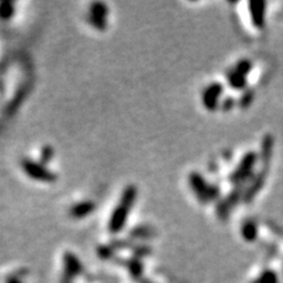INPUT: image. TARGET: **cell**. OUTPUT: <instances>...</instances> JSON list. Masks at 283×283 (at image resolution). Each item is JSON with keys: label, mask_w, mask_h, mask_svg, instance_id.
<instances>
[{"label": "cell", "mask_w": 283, "mask_h": 283, "mask_svg": "<svg viewBox=\"0 0 283 283\" xmlns=\"http://www.w3.org/2000/svg\"><path fill=\"white\" fill-rule=\"evenodd\" d=\"M137 197V189L136 186L129 185L125 189L122 195V200H120L119 205L116 208V210L112 214L111 219H110V229L111 232H119L123 227H124L126 218H128L129 211L133 208L134 200Z\"/></svg>", "instance_id": "obj_1"}, {"label": "cell", "mask_w": 283, "mask_h": 283, "mask_svg": "<svg viewBox=\"0 0 283 283\" xmlns=\"http://www.w3.org/2000/svg\"><path fill=\"white\" fill-rule=\"evenodd\" d=\"M189 184L191 190L196 195L197 200L200 203H210L219 196L218 186L213 185L204 180L202 175L197 172H191L189 176Z\"/></svg>", "instance_id": "obj_2"}, {"label": "cell", "mask_w": 283, "mask_h": 283, "mask_svg": "<svg viewBox=\"0 0 283 283\" xmlns=\"http://www.w3.org/2000/svg\"><path fill=\"white\" fill-rule=\"evenodd\" d=\"M257 161V155L255 152H250L244 155V157L242 158V161L238 164V166L236 167L235 171L233 172L230 176V181L233 183H242L252 174V169H254L255 164Z\"/></svg>", "instance_id": "obj_3"}, {"label": "cell", "mask_w": 283, "mask_h": 283, "mask_svg": "<svg viewBox=\"0 0 283 283\" xmlns=\"http://www.w3.org/2000/svg\"><path fill=\"white\" fill-rule=\"evenodd\" d=\"M222 92H223V86H222L221 83H213L208 85L202 95V101L204 108L208 109L209 111H215L217 106H218Z\"/></svg>", "instance_id": "obj_4"}, {"label": "cell", "mask_w": 283, "mask_h": 283, "mask_svg": "<svg viewBox=\"0 0 283 283\" xmlns=\"http://www.w3.org/2000/svg\"><path fill=\"white\" fill-rule=\"evenodd\" d=\"M23 167L25 170V172L29 176H31L32 178H35V180L39 181H45V182H53L56 180V176L53 174H51L50 171L45 170V167L40 164L34 163L32 161H25L23 162Z\"/></svg>", "instance_id": "obj_5"}, {"label": "cell", "mask_w": 283, "mask_h": 283, "mask_svg": "<svg viewBox=\"0 0 283 283\" xmlns=\"http://www.w3.org/2000/svg\"><path fill=\"white\" fill-rule=\"evenodd\" d=\"M249 12L251 16L254 25L262 29L266 24V2L265 1H250Z\"/></svg>", "instance_id": "obj_6"}, {"label": "cell", "mask_w": 283, "mask_h": 283, "mask_svg": "<svg viewBox=\"0 0 283 283\" xmlns=\"http://www.w3.org/2000/svg\"><path fill=\"white\" fill-rule=\"evenodd\" d=\"M238 199H240V192L233 191L232 194L228 196L227 200H224L223 202H221V204L218 205V209H217V214H218L219 217L222 218H225L229 215V213L232 211V209L233 205L237 203Z\"/></svg>", "instance_id": "obj_7"}, {"label": "cell", "mask_w": 283, "mask_h": 283, "mask_svg": "<svg viewBox=\"0 0 283 283\" xmlns=\"http://www.w3.org/2000/svg\"><path fill=\"white\" fill-rule=\"evenodd\" d=\"M228 81H229V84L232 85V87L236 90H242L246 87L247 84V77L241 75L240 72L233 68V71H230L229 75H228Z\"/></svg>", "instance_id": "obj_8"}, {"label": "cell", "mask_w": 283, "mask_h": 283, "mask_svg": "<svg viewBox=\"0 0 283 283\" xmlns=\"http://www.w3.org/2000/svg\"><path fill=\"white\" fill-rule=\"evenodd\" d=\"M273 138L270 136H266L262 143V162L263 164H268L273 155Z\"/></svg>", "instance_id": "obj_9"}, {"label": "cell", "mask_w": 283, "mask_h": 283, "mask_svg": "<svg viewBox=\"0 0 283 283\" xmlns=\"http://www.w3.org/2000/svg\"><path fill=\"white\" fill-rule=\"evenodd\" d=\"M93 208H95V205H93L91 202H84V203H81V204L76 205V207H73L72 210H71V214H72V216H75V217H83L85 215H87V214L91 213V211L93 210Z\"/></svg>", "instance_id": "obj_10"}, {"label": "cell", "mask_w": 283, "mask_h": 283, "mask_svg": "<svg viewBox=\"0 0 283 283\" xmlns=\"http://www.w3.org/2000/svg\"><path fill=\"white\" fill-rule=\"evenodd\" d=\"M242 233H243V237L247 238V240L251 241L256 237L257 233V228L256 224L252 221H248L243 224V228H242Z\"/></svg>", "instance_id": "obj_11"}, {"label": "cell", "mask_w": 283, "mask_h": 283, "mask_svg": "<svg viewBox=\"0 0 283 283\" xmlns=\"http://www.w3.org/2000/svg\"><path fill=\"white\" fill-rule=\"evenodd\" d=\"M251 67H252V65H251V63H250V60L242 59L237 63V64H236L235 70L237 71V72H240L241 75L247 77V75L250 72V70H251Z\"/></svg>", "instance_id": "obj_12"}, {"label": "cell", "mask_w": 283, "mask_h": 283, "mask_svg": "<svg viewBox=\"0 0 283 283\" xmlns=\"http://www.w3.org/2000/svg\"><path fill=\"white\" fill-rule=\"evenodd\" d=\"M13 13V5L11 2H2L0 4V17L6 19L10 18Z\"/></svg>", "instance_id": "obj_13"}, {"label": "cell", "mask_w": 283, "mask_h": 283, "mask_svg": "<svg viewBox=\"0 0 283 283\" xmlns=\"http://www.w3.org/2000/svg\"><path fill=\"white\" fill-rule=\"evenodd\" d=\"M108 13L106 11V6L103 4H95L92 6V16H96V17L100 18H104L105 15Z\"/></svg>", "instance_id": "obj_14"}, {"label": "cell", "mask_w": 283, "mask_h": 283, "mask_svg": "<svg viewBox=\"0 0 283 283\" xmlns=\"http://www.w3.org/2000/svg\"><path fill=\"white\" fill-rule=\"evenodd\" d=\"M53 157V150L50 147H45L42 151V161L44 163H48L51 161V158Z\"/></svg>", "instance_id": "obj_15"}, {"label": "cell", "mask_w": 283, "mask_h": 283, "mask_svg": "<svg viewBox=\"0 0 283 283\" xmlns=\"http://www.w3.org/2000/svg\"><path fill=\"white\" fill-rule=\"evenodd\" d=\"M252 97H254V95H252L251 91L247 92V95H244L243 97L241 98V106H242V108H247V106H249L250 103H251V100H252Z\"/></svg>", "instance_id": "obj_16"}, {"label": "cell", "mask_w": 283, "mask_h": 283, "mask_svg": "<svg viewBox=\"0 0 283 283\" xmlns=\"http://www.w3.org/2000/svg\"><path fill=\"white\" fill-rule=\"evenodd\" d=\"M233 105V100H232V98H228V101H227V100L224 101V104H223V109H224V110H225V109L229 110L230 108H232Z\"/></svg>", "instance_id": "obj_17"}]
</instances>
